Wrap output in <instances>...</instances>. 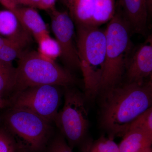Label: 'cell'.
Returning <instances> with one entry per match:
<instances>
[{
    "instance_id": "cell-1",
    "label": "cell",
    "mask_w": 152,
    "mask_h": 152,
    "mask_svg": "<svg viewBox=\"0 0 152 152\" xmlns=\"http://www.w3.org/2000/svg\"><path fill=\"white\" fill-rule=\"evenodd\" d=\"M100 94V126L113 140L123 137L131 124L151 107L152 80L143 84L122 82Z\"/></svg>"
},
{
    "instance_id": "cell-2",
    "label": "cell",
    "mask_w": 152,
    "mask_h": 152,
    "mask_svg": "<svg viewBox=\"0 0 152 152\" xmlns=\"http://www.w3.org/2000/svg\"><path fill=\"white\" fill-rule=\"evenodd\" d=\"M77 26L76 44L80 70L83 77L86 99L99 94L105 61V30L91 25Z\"/></svg>"
},
{
    "instance_id": "cell-3",
    "label": "cell",
    "mask_w": 152,
    "mask_h": 152,
    "mask_svg": "<svg viewBox=\"0 0 152 152\" xmlns=\"http://www.w3.org/2000/svg\"><path fill=\"white\" fill-rule=\"evenodd\" d=\"M105 32V61L99 94L122 83L127 62L134 48L132 29L119 6L108 22Z\"/></svg>"
},
{
    "instance_id": "cell-4",
    "label": "cell",
    "mask_w": 152,
    "mask_h": 152,
    "mask_svg": "<svg viewBox=\"0 0 152 152\" xmlns=\"http://www.w3.org/2000/svg\"><path fill=\"white\" fill-rule=\"evenodd\" d=\"M16 70L15 84L12 96L29 87L53 85L65 88L72 86L77 82L66 68L44 58L36 51L25 50L18 58Z\"/></svg>"
},
{
    "instance_id": "cell-5",
    "label": "cell",
    "mask_w": 152,
    "mask_h": 152,
    "mask_svg": "<svg viewBox=\"0 0 152 152\" xmlns=\"http://www.w3.org/2000/svg\"><path fill=\"white\" fill-rule=\"evenodd\" d=\"M72 86L65 88L64 106L54 121L72 149L87 141L89 126L85 94Z\"/></svg>"
},
{
    "instance_id": "cell-6",
    "label": "cell",
    "mask_w": 152,
    "mask_h": 152,
    "mask_svg": "<svg viewBox=\"0 0 152 152\" xmlns=\"http://www.w3.org/2000/svg\"><path fill=\"white\" fill-rule=\"evenodd\" d=\"M0 117V124L22 139L33 151L43 148L51 133L52 123L26 109L10 107Z\"/></svg>"
},
{
    "instance_id": "cell-7",
    "label": "cell",
    "mask_w": 152,
    "mask_h": 152,
    "mask_svg": "<svg viewBox=\"0 0 152 152\" xmlns=\"http://www.w3.org/2000/svg\"><path fill=\"white\" fill-rule=\"evenodd\" d=\"M59 87L43 85L28 88L9 99V107L26 109L49 122L54 123L61 96Z\"/></svg>"
},
{
    "instance_id": "cell-8",
    "label": "cell",
    "mask_w": 152,
    "mask_h": 152,
    "mask_svg": "<svg viewBox=\"0 0 152 152\" xmlns=\"http://www.w3.org/2000/svg\"><path fill=\"white\" fill-rule=\"evenodd\" d=\"M51 28L61 49L60 58L70 71L80 69L77 44L75 41V23L67 11L56 9L48 11Z\"/></svg>"
},
{
    "instance_id": "cell-9",
    "label": "cell",
    "mask_w": 152,
    "mask_h": 152,
    "mask_svg": "<svg viewBox=\"0 0 152 152\" xmlns=\"http://www.w3.org/2000/svg\"><path fill=\"white\" fill-rule=\"evenodd\" d=\"M152 41L149 37L144 43L133 48L125 69L126 83L143 84L152 80Z\"/></svg>"
},
{
    "instance_id": "cell-10",
    "label": "cell",
    "mask_w": 152,
    "mask_h": 152,
    "mask_svg": "<svg viewBox=\"0 0 152 152\" xmlns=\"http://www.w3.org/2000/svg\"><path fill=\"white\" fill-rule=\"evenodd\" d=\"M0 36L24 49L33 42L31 35L25 29L13 12L0 10Z\"/></svg>"
},
{
    "instance_id": "cell-11",
    "label": "cell",
    "mask_w": 152,
    "mask_h": 152,
    "mask_svg": "<svg viewBox=\"0 0 152 152\" xmlns=\"http://www.w3.org/2000/svg\"><path fill=\"white\" fill-rule=\"evenodd\" d=\"M118 6L132 33L145 35L148 17L145 0H120Z\"/></svg>"
},
{
    "instance_id": "cell-12",
    "label": "cell",
    "mask_w": 152,
    "mask_h": 152,
    "mask_svg": "<svg viewBox=\"0 0 152 152\" xmlns=\"http://www.w3.org/2000/svg\"><path fill=\"white\" fill-rule=\"evenodd\" d=\"M11 11L13 12L25 29L37 42L41 38L50 34L46 24L37 9L17 7Z\"/></svg>"
},
{
    "instance_id": "cell-13",
    "label": "cell",
    "mask_w": 152,
    "mask_h": 152,
    "mask_svg": "<svg viewBox=\"0 0 152 152\" xmlns=\"http://www.w3.org/2000/svg\"><path fill=\"white\" fill-rule=\"evenodd\" d=\"M118 145L119 152H145L151 149L152 133L139 129H129Z\"/></svg>"
},
{
    "instance_id": "cell-14",
    "label": "cell",
    "mask_w": 152,
    "mask_h": 152,
    "mask_svg": "<svg viewBox=\"0 0 152 152\" xmlns=\"http://www.w3.org/2000/svg\"><path fill=\"white\" fill-rule=\"evenodd\" d=\"M77 26L91 25L94 0H61Z\"/></svg>"
},
{
    "instance_id": "cell-15",
    "label": "cell",
    "mask_w": 152,
    "mask_h": 152,
    "mask_svg": "<svg viewBox=\"0 0 152 152\" xmlns=\"http://www.w3.org/2000/svg\"><path fill=\"white\" fill-rule=\"evenodd\" d=\"M16 70L12 62L0 60V95L8 100L13 93Z\"/></svg>"
},
{
    "instance_id": "cell-16",
    "label": "cell",
    "mask_w": 152,
    "mask_h": 152,
    "mask_svg": "<svg viewBox=\"0 0 152 152\" xmlns=\"http://www.w3.org/2000/svg\"><path fill=\"white\" fill-rule=\"evenodd\" d=\"M116 8L115 0H94L91 25L99 27L108 23L115 15Z\"/></svg>"
},
{
    "instance_id": "cell-17",
    "label": "cell",
    "mask_w": 152,
    "mask_h": 152,
    "mask_svg": "<svg viewBox=\"0 0 152 152\" xmlns=\"http://www.w3.org/2000/svg\"><path fill=\"white\" fill-rule=\"evenodd\" d=\"M38 52L44 58L56 61L61 55V49L56 40L49 34L41 38L37 42Z\"/></svg>"
},
{
    "instance_id": "cell-18",
    "label": "cell",
    "mask_w": 152,
    "mask_h": 152,
    "mask_svg": "<svg viewBox=\"0 0 152 152\" xmlns=\"http://www.w3.org/2000/svg\"><path fill=\"white\" fill-rule=\"evenodd\" d=\"M83 152H119L118 145L113 140L104 135L94 141L87 140L82 145Z\"/></svg>"
},
{
    "instance_id": "cell-19",
    "label": "cell",
    "mask_w": 152,
    "mask_h": 152,
    "mask_svg": "<svg viewBox=\"0 0 152 152\" xmlns=\"http://www.w3.org/2000/svg\"><path fill=\"white\" fill-rule=\"evenodd\" d=\"M25 50L12 41L0 36V60L12 62L18 59Z\"/></svg>"
},
{
    "instance_id": "cell-20",
    "label": "cell",
    "mask_w": 152,
    "mask_h": 152,
    "mask_svg": "<svg viewBox=\"0 0 152 152\" xmlns=\"http://www.w3.org/2000/svg\"><path fill=\"white\" fill-rule=\"evenodd\" d=\"M13 135L0 124V152H16Z\"/></svg>"
},
{
    "instance_id": "cell-21",
    "label": "cell",
    "mask_w": 152,
    "mask_h": 152,
    "mask_svg": "<svg viewBox=\"0 0 152 152\" xmlns=\"http://www.w3.org/2000/svg\"><path fill=\"white\" fill-rule=\"evenodd\" d=\"M129 129H139L152 133V107L138 117L131 124L128 130Z\"/></svg>"
},
{
    "instance_id": "cell-22",
    "label": "cell",
    "mask_w": 152,
    "mask_h": 152,
    "mask_svg": "<svg viewBox=\"0 0 152 152\" xmlns=\"http://www.w3.org/2000/svg\"><path fill=\"white\" fill-rule=\"evenodd\" d=\"M48 152H73L61 134L56 136L51 143Z\"/></svg>"
},
{
    "instance_id": "cell-23",
    "label": "cell",
    "mask_w": 152,
    "mask_h": 152,
    "mask_svg": "<svg viewBox=\"0 0 152 152\" xmlns=\"http://www.w3.org/2000/svg\"><path fill=\"white\" fill-rule=\"evenodd\" d=\"M12 2L14 8L17 7H26L41 10V0H12Z\"/></svg>"
},
{
    "instance_id": "cell-24",
    "label": "cell",
    "mask_w": 152,
    "mask_h": 152,
    "mask_svg": "<svg viewBox=\"0 0 152 152\" xmlns=\"http://www.w3.org/2000/svg\"><path fill=\"white\" fill-rule=\"evenodd\" d=\"M57 0H41V10L48 11L56 8Z\"/></svg>"
},
{
    "instance_id": "cell-25",
    "label": "cell",
    "mask_w": 152,
    "mask_h": 152,
    "mask_svg": "<svg viewBox=\"0 0 152 152\" xmlns=\"http://www.w3.org/2000/svg\"><path fill=\"white\" fill-rule=\"evenodd\" d=\"M0 4L4 6L7 10H10L14 8L12 0H0Z\"/></svg>"
},
{
    "instance_id": "cell-26",
    "label": "cell",
    "mask_w": 152,
    "mask_h": 152,
    "mask_svg": "<svg viewBox=\"0 0 152 152\" xmlns=\"http://www.w3.org/2000/svg\"><path fill=\"white\" fill-rule=\"evenodd\" d=\"M10 103L8 100L5 99L0 95V110L9 107Z\"/></svg>"
},
{
    "instance_id": "cell-27",
    "label": "cell",
    "mask_w": 152,
    "mask_h": 152,
    "mask_svg": "<svg viewBox=\"0 0 152 152\" xmlns=\"http://www.w3.org/2000/svg\"><path fill=\"white\" fill-rule=\"evenodd\" d=\"M148 15L151 16L152 13V0H145Z\"/></svg>"
},
{
    "instance_id": "cell-28",
    "label": "cell",
    "mask_w": 152,
    "mask_h": 152,
    "mask_svg": "<svg viewBox=\"0 0 152 152\" xmlns=\"http://www.w3.org/2000/svg\"><path fill=\"white\" fill-rule=\"evenodd\" d=\"M145 152H152L151 149L149 150V151H147Z\"/></svg>"
}]
</instances>
